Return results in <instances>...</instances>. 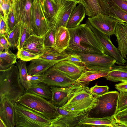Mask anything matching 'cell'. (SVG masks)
Listing matches in <instances>:
<instances>
[{"label":"cell","instance_id":"obj_25","mask_svg":"<svg viewBox=\"0 0 127 127\" xmlns=\"http://www.w3.org/2000/svg\"><path fill=\"white\" fill-rule=\"evenodd\" d=\"M71 13L68 21L66 27L73 28L79 25L84 18L86 14L85 8L81 3H79Z\"/></svg>","mask_w":127,"mask_h":127},{"label":"cell","instance_id":"obj_50","mask_svg":"<svg viewBox=\"0 0 127 127\" xmlns=\"http://www.w3.org/2000/svg\"><path fill=\"white\" fill-rule=\"evenodd\" d=\"M4 49L3 47L1 45H0V53L2 52L3 51Z\"/></svg>","mask_w":127,"mask_h":127},{"label":"cell","instance_id":"obj_29","mask_svg":"<svg viewBox=\"0 0 127 127\" xmlns=\"http://www.w3.org/2000/svg\"><path fill=\"white\" fill-rule=\"evenodd\" d=\"M44 14L48 22L57 14L60 4L54 0H43L41 5Z\"/></svg>","mask_w":127,"mask_h":127},{"label":"cell","instance_id":"obj_11","mask_svg":"<svg viewBox=\"0 0 127 127\" xmlns=\"http://www.w3.org/2000/svg\"><path fill=\"white\" fill-rule=\"evenodd\" d=\"M67 50L80 55L85 67H110L115 64H117L116 60L114 58L106 54L75 53Z\"/></svg>","mask_w":127,"mask_h":127},{"label":"cell","instance_id":"obj_42","mask_svg":"<svg viewBox=\"0 0 127 127\" xmlns=\"http://www.w3.org/2000/svg\"><path fill=\"white\" fill-rule=\"evenodd\" d=\"M0 34H4L6 37L10 32L7 22L3 16L0 15Z\"/></svg>","mask_w":127,"mask_h":127},{"label":"cell","instance_id":"obj_54","mask_svg":"<svg viewBox=\"0 0 127 127\" xmlns=\"http://www.w3.org/2000/svg\"></svg>","mask_w":127,"mask_h":127},{"label":"cell","instance_id":"obj_27","mask_svg":"<svg viewBox=\"0 0 127 127\" xmlns=\"http://www.w3.org/2000/svg\"><path fill=\"white\" fill-rule=\"evenodd\" d=\"M93 97L91 93L90 88L86 86H83L74 93L65 104L60 107H65L81 102Z\"/></svg>","mask_w":127,"mask_h":127},{"label":"cell","instance_id":"obj_51","mask_svg":"<svg viewBox=\"0 0 127 127\" xmlns=\"http://www.w3.org/2000/svg\"><path fill=\"white\" fill-rule=\"evenodd\" d=\"M67 1H76L78 2V3H80L81 0H66Z\"/></svg>","mask_w":127,"mask_h":127},{"label":"cell","instance_id":"obj_4","mask_svg":"<svg viewBox=\"0 0 127 127\" xmlns=\"http://www.w3.org/2000/svg\"><path fill=\"white\" fill-rule=\"evenodd\" d=\"M14 108L16 127H50L51 120L41 114L16 102Z\"/></svg>","mask_w":127,"mask_h":127},{"label":"cell","instance_id":"obj_38","mask_svg":"<svg viewBox=\"0 0 127 127\" xmlns=\"http://www.w3.org/2000/svg\"><path fill=\"white\" fill-rule=\"evenodd\" d=\"M91 93L94 97L97 98L109 91L107 86H100L95 85L90 88Z\"/></svg>","mask_w":127,"mask_h":127},{"label":"cell","instance_id":"obj_52","mask_svg":"<svg viewBox=\"0 0 127 127\" xmlns=\"http://www.w3.org/2000/svg\"><path fill=\"white\" fill-rule=\"evenodd\" d=\"M11 1L13 2H14L15 1H16L17 0H11Z\"/></svg>","mask_w":127,"mask_h":127},{"label":"cell","instance_id":"obj_46","mask_svg":"<svg viewBox=\"0 0 127 127\" xmlns=\"http://www.w3.org/2000/svg\"><path fill=\"white\" fill-rule=\"evenodd\" d=\"M112 3L127 12V0H110Z\"/></svg>","mask_w":127,"mask_h":127},{"label":"cell","instance_id":"obj_19","mask_svg":"<svg viewBox=\"0 0 127 127\" xmlns=\"http://www.w3.org/2000/svg\"><path fill=\"white\" fill-rule=\"evenodd\" d=\"M0 119L6 127H15V116L13 104L7 98L0 99Z\"/></svg>","mask_w":127,"mask_h":127},{"label":"cell","instance_id":"obj_32","mask_svg":"<svg viewBox=\"0 0 127 127\" xmlns=\"http://www.w3.org/2000/svg\"><path fill=\"white\" fill-rule=\"evenodd\" d=\"M22 23V22H19L12 30L9 33L7 36L11 47L13 48L17 47V46Z\"/></svg>","mask_w":127,"mask_h":127},{"label":"cell","instance_id":"obj_43","mask_svg":"<svg viewBox=\"0 0 127 127\" xmlns=\"http://www.w3.org/2000/svg\"><path fill=\"white\" fill-rule=\"evenodd\" d=\"M65 51L67 53L70 55V57L68 60L78 64L84 65L82 60L80 58V55L74 53L67 50H65Z\"/></svg>","mask_w":127,"mask_h":127},{"label":"cell","instance_id":"obj_2","mask_svg":"<svg viewBox=\"0 0 127 127\" xmlns=\"http://www.w3.org/2000/svg\"><path fill=\"white\" fill-rule=\"evenodd\" d=\"M26 92L20 82L19 69L17 65L0 70V99L8 98L13 104Z\"/></svg>","mask_w":127,"mask_h":127},{"label":"cell","instance_id":"obj_28","mask_svg":"<svg viewBox=\"0 0 127 127\" xmlns=\"http://www.w3.org/2000/svg\"><path fill=\"white\" fill-rule=\"evenodd\" d=\"M26 92L34 94L47 100H51L52 93L50 86L42 82L31 86L26 90Z\"/></svg>","mask_w":127,"mask_h":127},{"label":"cell","instance_id":"obj_48","mask_svg":"<svg viewBox=\"0 0 127 127\" xmlns=\"http://www.w3.org/2000/svg\"><path fill=\"white\" fill-rule=\"evenodd\" d=\"M117 122L119 123L120 127H127V120L120 121Z\"/></svg>","mask_w":127,"mask_h":127},{"label":"cell","instance_id":"obj_26","mask_svg":"<svg viewBox=\"0 0 127 127\" xmlns=\"http://www.w3.org/2000/svg\"><path fill=\"white\" fill-rule=\"evenodd\" d=\"M104 77L107 80L113 82L127 81V66L114 65L111 67L108 74Z\"/></svg>","mask_w":127,"mask_h":127},{"label":"cell","instance_id":"obj_20","mask_svg":"<svg viewBox=\"0 0 127 127\" xmlns=\"http://www.w3.org/2000/svg\"><path fill=\"white\" fill-rule=\"evenodd\" d=\"M114 35L117 38L118 50L122 57L127 59V23H118Z\"/></svg>","mask_w":127,"mask_h":127},{"label":"cell","instance_id":"obj_36","mask_svg":"<svg viewBox=\"0 0 127 127\" xmlns=\"http://www.w3.org/2000/svg\"><path fill=\"white\" fill-rule=\"evenodd\" d=\"M56 30L53 28H50L49 31L44 36L45 47H54L55 41Z\"/></svg>","mask_w":127,"mask_h":127},{"label":"cell","instance_id":"obj_14","mask_svg":"<svg viewBox=\"0 0 127 127\" xmlns=\"http://www.w3.org/2000/svg\"><path fill=\"white\" fill-rule=\"evenodd\" d=\"M110 0H81L79 3L84 6L86 14L88 17L99 13L109 15L110 12Z\"/></svg>","mask_w":127,"mask_h":127},{"label":"cell","instance_id":"obj_24","mask_svg":"<svg viewBox=\"0 0 127 127\" xmlns=\"http://www.w3.org/2000/svg\"><path fill=\"white\" fill-rule=\"evenodd\" d=\"M32 61L27 67L28 74L29 75L43 74L50 68L56 64L39 58Z\"/></svg>","mask_w":127,"mask_h":127},{"label":"cell","instance_id":"obj_45","mask_svg":"<svg viewBox=\"0 0 127 127\" xmlns=\"http://www.w3.org/2000/svg\"><path fill=\"white\" fill-rule=\"evenodd\" d=\"M0 45L3 46L5 51L9 50L11 47L6 35L4 34H0Z\"/></svg>","mask_w":127,"mask_h":127},{"label":"cell","instance_id":"obj_18","mask_svg":"<svg viewBox=\"0 0 127 127\" xmlns=\"http://www.w3.org/2000/svg\"><path fill=\"white\" fill-rule=\"evenodd\" d=\"M111 67H85L86 70L76 81L80 84L86 86L90 82L106 76Z\"/></svg>","mask_w":127,"mask_h":127},{"label":"cell","instance_id":"obj_37","mask_svg":"<svg viewBox=\"0 0 127 127\" xmlns=\"http://www.w3.org/2000/svg\"><path fill=\"white\" fill-rule=\"evenodd\" d=\"M17 56V58L26 62L29 61L38 59L39 57L23 49L18 50Z\"/></svg>","mask_w":127,"mask_h":127},{"label":"cell","instance_id":"obj_16","mask_svg":"<svg viewBox=\"0 0 127 127\" xmlns=\"http://www.w3.org/2000/svg\"><path fill=\"white\" fill-rule=\"evenodd\" d=\"M53 66L69 78L76 81L86 70L84 65L78 64L68 60L61 61Z\"/></svg>","mask_w":127,"mask_h":127},{"label":"cell","instance_id":"obj_12","mask_svg":"<svg viewBox=\"0 0 127 127\" xmlns=\"http://www.w3.org/2000/svg\"><path fill=\"white\" fill-rule=\"evenodd\" d=\"M83 86L79 84L65 87L50 86L52 97L50 100L56 107H61L65 104Z\"/></svg>","mask_w":127,"mask_h":127},{"label":"cell","instance_id":"obj_5","mask_svg":"<svg viewBox=\"0 0 127 127\" xmlns=\"http://www.w3.org/2000/svg\"><path fill=\"white\" fill-rule=\"evenodd\" d=\"M31 35L43 37L50 27L44 14L39 0H33L31 9V14L29 23Z\"/></svg>","mask_w":127,"mask_h":127},{"label":"cell","instance_id":"obj_6","mask_svg":"<svg viewBox=\"0 0 127 127\" xmlns=\"http://www.w3.org/2000/svg\"><path fill=\"white\" fill-rule=\"evenodd\" d=\"M56 109L61 116L51 120L50 127H75L78 123L89 116L92 110L70 111L57 107Z\"/></svg>","mask_w":127,"mask_h":127},{"label":"cell","instance_id":"obj_47","mask_svg":"<svg viewBox=\"0 0 127 127\" xmlns=\"http://www.w3.org/2000/svg\"><path fill=\"white\" fill-rule=\"evenodd\" d=\"M115 86V88L119 92L127 91V81L116 84Z\"/></svg>","mask_w":127,"mask_h":127},{"label":"cell","instance_id":"obj_49","mask_svg":"<svg viewBox=\"0 0 127 127\" xmlns=\"http://www.w3.org/2000/svg\"><path fill=\"white\" fill-rule=\"evenodd\" d=\"M0 122V127H6V126L3 121L1 119Z\"/></svg>","mask_w":127,"mask_h":127},{"label":"cell","instance_id":"obj_34","mask_svg":"<svg viewBox=\"0 0 127 127\" xmlns=\"http://www.w3.org/2000/svg\"><path fill=\"white\" fill-rule=\"evenodd\" d=\"M31 35L29 24L22 23L21 27L19 38L17 47L18 50L22 49L25 41Z\"/></svg>","mask_w":127,"mask_h":127},{"label":"cell","instance_id":"obj_13","mask_svg":"<svg viewBox=\"0 0 127 127\" xmlns=\"http://www.w3.org/2000/svg\"><path fill=\"white\" fill-rule=\"evenodd\" d=\"M86 23L95 33L106 54L114 58L119 65L124 64L127 62L122 57L118 48L113 45L108 36L94 28L87 20Z\"/></svg>","mask_w":127,"mask_h":127},{"label":"cell","instance_id":"obj_40","mask_svg":"<svg viewBox=\"0 0 127 127\" xmlns=\"http://www.w3.org/2000/svg\"><path fill=\"white\" fill-rule=\"evenodd\" d=\"M12 4L8 15L7 21L10 32L12 30L15 26L19 23L16 21L14 15L12 8Z\"/></svg>","mask_w":127,"mask_h":127},{"label":"cell","instance_id":"obj_30","mask_svg":"<svg viewBox=\"0 0 127 127\" xmlns=\"http://www.w3.org/2000/svg\"><path fill=\"white\" fill-rule=\"evenodd\" d=\"M17 56L9 50L0 54V70H6L17 63Z\"/></svg>","mask_w":127,"mask_h":127},{"label":"cell","instance_id":"obj_10","mask_svg":"<svg viewBox=\"0 0 127 127\" xmlns=\"http://www.w3.org/2000/svg\"><path fill=\"white\" fill-rule=\"evenodd\" d=\"M77 3L76 1L61 0L58 12L48 22L50 27L56 30L61 26L66 27L69 16Z\"/></svg>","mask_w":127,"mask_h":127},{"label":"cell","instance_id":"obj_31","mask_svg":"<svg viewBox=\"0 0 127 127\" xmlns=\"http://www.w3.org/2000/svg\"><path fill=\"white\" fill-rule=\"evenodd\" d=\"M26 62L20 60L16 63L19 69L20 82L26 90L31 86L27 79L28 75Z\"/></svg>","mask_w":127,"mask_h":127},{"label":"cell","instance_id":"obj_17","mask_svg":"<svg viewBox=\"0 0 127 127\" xmlns=\"http://www.w3.org/2000/svg\"><path fill=\"white\" fill-rule=\"evenodd\" d=\"M119 127L114 116L102 117H92L89 116L77 123L75 127Z\"/></svg>","mask_w":127,"mask_h":127},{"label":"cell","instance_id":"obj_1","mask_svg":"<svg viewBox=\"0 0 127 127\" xmlns=\"http://www.w3.org/2000/svg\"><path fill=\"white\" fill-rule=\"evenodd\" d=\"M68 29L70 38L66 50L75 53L106 54L95 33L86 23Z\"/></svg>","mask_w":127,"mask_h":127},{"label":"cell","instance_id":"obj_9","mask_svg":"<svg viewBox=\"0 0 127 127\" xmlns=\"http://www.w3.org/2000/svg\"><path fill=\"white\" fill-rule=\"evenodd\" d=\"M53 66L44 73L42 82L50 86L62 87L79 84L76 81L69 78Z\"/></svg>","mask_w":127,"mask_h":127},{"label":"cell","instance_id":"obj_39","mask_svg":"<svg viewBox=\"0 0 127 127\" xmlns=\"http://www.w3.org/2000/svg\"><path fill=\"white\" fill-rule=\"evenodd\" d=\"M118 97L116 113L127 106V91L120 92Z\"/></svg>","mask_w":127,"mask_h":127},{"label":"cell","instance_id":"obj_8","mask_svg":"<svg viewBox=\"0 0 127 127\" xmlns=\"http://www.w3.org/2000/svg\"><path fill=\"white\" fill-rule=\"evenodd\" d=\"M94 28L108 36L114 34L117 24L122 21L109 15L99 13L87 20Z\"/></svg>","mask_w":127,"mask_h":127},{"label":"cell","instance_id":"obj_7","mask_svg":"<svg viewBox=\"0 0 127 127\" xmlns=\"http://www.w3.org/2000/svg\"><path fill=\"white\" fill-rule=\"evenodd\" d=\"M119 93L116 91H109L98 97V105L91 111L97 117L114 116L116 113Z\"/></svg>","mask_w":127,"mask_h":127},{"label":"cell","instance_id":"obj_44","mask_svg":"<svg viewBox=\"0 0 127 127\" xmlns=\"http://www.w3.org/2000/svg\"><path fill=\"white\" fill-rule=\"evenodd\" d=\"M114 116L117 122L127 120V106L123 110L117 112Z\"/></svg>","mask_w":127,"mask_h":127},{"label":"cell","instance_id":"obj_35","mask_svg":"<svg viewBox=\"0 0 127 127\" xmlns=\"http://www.w3.org/2000/svg\"><path fill=\"white\" fill-rule=\"evenodd\" d=\"M12 2L11 0H0V15L3 17L7 22Z\"/></svg>","mask_w":127,"mask_h":127},{"label":"cell","instance_id":"obj_22","mask_svg":"<svg viewBox=\"0 0 127 127\" xmlns=\"http://www.w3.org/2000/svg\"><path fill=\"white\" fill-rule=\"evenodd\" d=\"M70 55L64 50L61 51L54 47H45L43 54L39 59L56 64L64 60H68Z\"/></svg>","mask_w":127,"mask_h":127},{"label":"cell","instance_id":"obj_41","mask_svg":"<svg viewBox=\"0 0 127 127\" xmlns=\"http://www.w3.org/2000/svg\"><path fill=\"white\" fill-rule=\"evenodd\" d=\"M43 74L32 75H28L27 79L31 86L42 82Z\"/></svg>","mask_w":127,"mask_h":127},{"label":"cell","instance_id":"obj_15","mask_svg":"<svg viewBox=\"0 0 127 127\" xmlns=\"http://www.w3.org/2000/svg\"><path fill=\"white\" fill-rule=\"evenodd\" d=\"M33 0H18L12 4V8L15 19L18 23L29 24L31 9Z\"/></svg>","mask_w":127,"mask_h":127},{"label":"cell","instance_id":"obj_53","mask_svg":"<svg viewBox=\"0 0 127 127\" xmlns=\"http://www.w3.org/2000/svg\"></svg>","mask_w":127,"mask_h":127},{"label":"cell","instance_id":"obj_23","mask_svg":"<svg viewBox=\"0 0 127 127\" xmlns=\"http://www.w3.org/2000/svg\"><path fill=\"white\" fill-rule=\"evenodd\" d=\"M70 38L69 32L66 27L61 26L56 30L55 41L54 47L61 51L67 49Z\"/></svg>","mask_w":127,"mask_h":127},{"label":"cell","instance_id":"obj_21","mask_svg":"<svg viewBox=\"0 0 127 127\" xmlns=\"http://www.w3.org/2000/svg\"><path fill=\"white\" fill-rule=\"evenodd\" d=\"M44 48V37L31 35L25 41L22 49L39 56L43 54Z\"/></svg>","mask_w":127,"mask_h":127},{"label":"cell","instance_id":"obj_33","mask_svg":"<svg viewBox=\"0 0 127 127\" xmlns=\"http://www.w3.org/2000/svg\"><path fill=\"white\" fill-rule=\"evenodd\" d=\"M109 5L110 12L109 15L121 20L124 23H127V12L121 9L110 1Z\"/></svg>","mask_w":127,"mask_h":127},{"label":"cell","instance_id":"obj_3","mask_svg":"<svg viewBox=\"0 0 127 127\" xmlns=\"http://www.w3.org/2000/svg\"><path fill=\"white\" fill-rule=\"evenodd\" d=\"M16 102L40 114L51 120L61 116L50 100L34 94L26 92Z\"/></svg>","mask_w":127,"mask_h":127}]
</instances>
